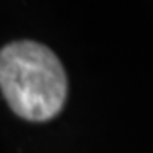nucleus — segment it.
Segmentation results:
<instances>
[{
	"label": "nucleus",
	"mask_w": 153,
	"mask_h": 153,
	"mask_svg": "<svg viewBox=\"0 0 153 153\" xmlns=\"http://www.w3.org/2000/svg\"><path fill=\"white\" fill-rule=\"evenodd\" d=\"M0 88L22 119L43 123L65 105L66 75L58 56L36 41H14L0 51Z\"/></svg>",
	"instance_id": "obj_1"
}]
</instances>
